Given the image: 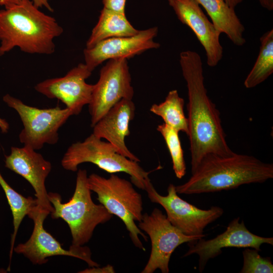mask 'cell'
Instances as JSON below:
<instances>
[{"label": "cell", "instance_id": "1", "mask_svg": "<svg viewBox=\"0 0 273 273\" xmlns=\"http://www.w3.org/2000/svg\"><path fill=\"white\" fill-rule=\"evenodd\" d=\"M179 63L188 89V136L192 173L208 156H226L234 152L226 142L219 111L207 95L200 56L195 51H183Z\"/></svg>", "mask_w": 273, "mask_h": 273}, {"label": "cell", "instance_id": "2", "mask_svg": "<svg viewBox=\"0 0 273 273\" xmlns=\"http://www.w3.org/2000/svg\"><path fill=\"white\" fill-rule=\"evenodd\" d=\"M39 9L30 0H21L0 10V57L16 47L31 54L54 53V39L63 29Z\"/></svg>", "mask_w": 273, "mask_h": 273}, {"label": "cell", "instance_id": "3", "mask_svg": "<svg viewBox=\"0 0 273 273\" xmlns=\"http://www.w3.org/2000/svg\"><path fill=\"white\" fill-rule=\"evenodd\" d=\"M273 178V164L253 156L234 152L226 156L210 155L200 163L185 183L175 186L177 194L192 195L236 189L263 183Z\"/></svg>", "mask_w": 273, "mask_h": 273}, {"label": "cell", "instance_id": "4", "mask_svg": "<svg viewBox=\"0 0 273 273\" xmlns=\"http://www.w3.org/2000/svg\"><path fill=\"white\" fill-rule=\"evenodd\" d=\"M87 178L85 169L78 170L73 195L66 203H62L59 194L48 193L49 201L53 207L51 217L61 218L67 223L71 234L72 245L76 246L88 243L97 225L107 222L113 217L103 205L93 202Z\"/></svg>", "mask_w": 273, "mask_h": 273}, {"label": "cell", "instance_id": "5", "mask_svg": "<svg viewBox=\"0 0 273 273\" xmlns=\"http://www.w3.org/2000/svg\"><path fill=\"white\" fill-rule=\"evenodd\" d=\"M87 181L89 188L97 194L100 204L122 220L134 245L145 251L139 236L146 241L147 237L135 222H140L143 217L142 198L132 183L114 173L108 178L92 173L88 176Z\"/></svg>", "mask_w": 273, "mask_h": 273}, {"label": "cell", "instance_id": "6", "mask_svg": "<svg viewBox=\"0 0 273 273\" xmlns=\"http://www.w3.org/2000/svg\"><path fill=\"white\" fill-rule=\"evenodd\" d=\"M86 162L94 164L111 174L125 172L130 175L132 184L143 190L150 180L149 172L138 162L118 153L112 144L93 133L83 142L70 146L62 158L61 165L65 170L76 171L80 164Z\"/></svg>", "mask_w": 273, "mask_h": 273}, {"label": "cell", "instance_id": "7", "mask_svg": "<svg viewBox=\"0 0 273 273\" xmlns=\"http://www.w3.org/2000/svg\"><path fill=\"white\" fill-rule=\"evenodd\" d=\"M3 101L19 114L23 125L19 135L24 146L40 150L44 144L55 145L59 141L60 128L73 115L67 108L59 106L40 109L28 106L21 100L6 94Z\"/></svg>", "mask_w": 273, "mask_h": 273}, {"label": "cell", "instance_id": "8", "mask_svg": "<svg viewBox=\"0 0 273 273\" xmlns=\"http://www.w3.org/2000/svg\"><path fill=\"white\" fill-rule=\"evenodd\" d=\"M139 228L147 234L151 241V251L147 263L142 273H153L159 269L162 273L169 271L171 256L175 249L185 243H192L203 235H187L173 225L166 215L155 208L149 214L143 215Z\"/></svg>", "mask_w": 273, "mask_h": 273}, {"label": "cell", "instance_id": "9", "mask_svg": "<svg viewBox=\"0 0 273 273\" xmlns=\"http://www.w3.org/2000/svg\"><path fill=\"white\" fill-rule=\"evenodd\" d=\"M134 95L127 59L109 60L94 84L88 105L93 127L116 103L123 99L132 100Z\"/></svg>", "mask_w": 273, "mask_h": 273}, {"label": "cell", "instance_id": "10", "mask_svg": "<svg viewBox=\"0 0 273 273\" xmlns=\"http://www.w3.org/2000/svg\"><path fill=\"white\" fill-rule=\"evenodd\" d=\"M145 191L152 203L159 204L165 209L170 223L187 235H203L205 228L223 214L219 206L201 209L181 199L176 191L175 186L170 184L167 195L159 194L151 180L146 184Z\"/></svg>", "mask_w": 273, "mask_h": 273}, {"label": "cell", "instance_id": "11", "mask_svg": "<svg viewBox=\"0 0 273 273\" xmlns=\"http://www.w3.org/2000/svg\"><path fill=\"white\" fill-rule=\"evenodd\" d=\"M263 244L273 245L272 237H263L251 233L240 217L233 219L222 233L214 238H200L189 244V249L184 255L187 257L193 254L199 256V271H203L207 262L219 255L225 248H252L258 251Z\"/></svg>", "mask_w": 273, "mask_h": 273}, {"label": "cell", "instance_id": "12", "mask_svg": "<svg viewBox=\"0 0 273 273\" xmlns=\"http://www.w3.org/2000/svg\"><path fill=\"white\" fill-rule=\"evenodd\" d=\"M48 216L37 211L31 218L34 227L30 237L25 243L14 247L15 253L22 254L33 264H43L48 261L49 257L61 255L80 259L89 267L100 265L92 259L91 251L86 246L71 245L68 250L64 249L59 242L44 229L43 222Z\"/></svg>", "mask_w": 273, "mask_h": 273}, {"label": "cell", "instance_id": "13", "mask_svg": "<svg viewBox=\"0 0 273 273\" xmlns=\"http://www.w3.org/2000/svg\"><path fill=\"white\" fill-rule=\"evenodd\" d=\"M86 65L79 63L63 77L46 79L34 86L39 93L49 99L61 101L73 115L79 114L90 103L94 84L85 80L92 74Z\"/></svg>", "mask_w": 273, "mask_h": 273}, {"label": "cell", "instance_id": "14", "mask_svg": "<svg viewBox=\"0 0 273 273\" xmlns=\"http://www.w3.org/2000/svg\"><path fill=\"white\" fill-rule=\"evenodd\" d=\"M6 168L21 175L32 187L38 210L48 215L53 211L45 182L52 170L51 162L35 150L25 146L12 147L11 153L5 156Z\"/></svg>", "mask_w": 273, "mask_h": 273}, {"label": "cell", "instance_id": "15", "mask_svg": "<svg viewBox=\"0 0 273 273\" xmlns=\"http://www.w3.org/2000/svg\"><path fill=\"white\" fill-rule=\"evenodd\" d=\"M158 29L153 27L140 30L135 35L112 37L103 40L90 49L83 50L85 64L90 71L107 60L116 58L129 59L152 49H158L160 44L154 38Z\"/></svg>", "mask_w": 273, "mask_h": 273}, {"label": "cell", "instance_id": "16", "mask_svg": "<svg viewBox=\"0 0 273 273\" xmlns=\"http://www.w3.org/2000/svg\"><path fill=\"white\" fill-rule=\"evenodd\" d=\"M178 19L194 33L204 48L206 62L210 67L216 66L223 56L220 42V32L207 18L196 0H168Z\"/></svg>", "mask_w": 273, "mask_h": 273}, {"label": "cell", "instance_id": "17", "mask_svg": "<svg viewBox=\"0 0 273 273\" xmlns=\"http://www.w3.org/2000/svg\"><path fill=\"white\" fill-rule=\"evenodd\" d=\"M135 107L132 100L123 99L113 106L93 127V133L112 144L118 153L140 162L127 147L125 140L129 135V123L133 119Z\"/></svg>", "mask_w": 273, "mask_h": 273}, {"label": "cell", "instance_id": "18", "mask_svg": "<svg viewBox=\"0 0 273 273\" xmlns=\"http://www.w3.org/2000/svg\"><path fill=\"white\" fill-rule=\"evenodd\" d=\"M206 10L211 22L220 33H224L237 46L246 42L245 27L235 12L224 0H196Z\"/></svg>", "mask_w": 273, "mask_h": 273}, {"label": "cell", "instance_id": "19", "mask_svg": "<svg viewBox=\"0 0 273 273\" xmlns=\"http://www.w3.org/2000/svg\"><path fill=\"white\" fill-rule=\"evenodd\" d=\"M139 31L130 23L125 13L104 7L101 11L99 20L86 41V48H92L99 42L110 38L133 36Z\"/></svg>", "mask_w": 273, "mask_h": 273}, {"label": "cell", "instance_id": "20", "mask_svg": "<svg viewBox=\"0 0 273 273\" xmlns=\"http://www.w3.org/2000/svg\"><path fill=\"white\" fill-rule=\"evenodd\" d=\"M1 151V148H0ZM0 186L6 195L13 216V233L12 235L10 250V264L13 253L16 237L23 219L27 215L30 219L37 211L35 198L25 197L16 192L6 181L0 172Z\"/></svg>", "mask_w": 273, "mask_h": 273}, {"label": "cell", "instance_id": "21", "mask_svg": "<svg viewBox=\"0 0 273 273\" xmlns=\"http://www.w3.org/2000/svg\"><path fill=\"white\" fill-rule=\"evenodd\" d=\"M185 101L176 89L169 91L165 100L160 104L152 105L150 111L162 118L164 123L178 132L182 131L187 135L189 124L184 113Z\"/></svg>", "mask_w": 273, "mask_h": 273}, {"label": "cell", "instance_id": "22", "mask_svg": "<svg viewBox=\"0 0 273 273\" xmlns=\"http://www.w3.org/2000/svg\"><path fill=\"white\" fill-rule=\"evenodd\" d=\"M260 47L257 59L244 80L246 88L254 87L265 81L273 72V29L260 38Z\"/></svg>", "mask_w": 273, "mask_h": 273}, {"label": "cell", "instance_id": "23", "mask_svg": "<svg viewBox=\"0 0 273 273\" xmlns=\"http://www.w3.org/2000/svg\"><path fill=\"white\" fill-rule=\"evenodd\" d=\"M157 130L161 133L166 144L175 176L179 179L182 178L186 173V165L178 135L179 132L164 123L158 125Z\"/></svg>", "mask_w": 273, "mask_h": 273}, {"label": "cell", "instance_id": "24", "mask_svg": "<svg viewBox=\"0 0 273 273\" xmlns=\"http://www.w3.org/2000/svg\"><path fill=\"white\" fill-rule=\"evenodd\" d=\"M243 264L240 273H272L273 264L270 257H263L259 251L246 248L243 252Z\"/></svg>", "mask_w": 273, "mask_h": 273}, {"label": "cell", "instance_id": "25", "mask_svg": "<svg viewBox=\"0 0 273 273\" xmlns=\"http://www.w3.org/2000/svg\"><path fill=\"white\" fill-rule=\"evenodd\" d=\"M126 0H103L104 7L114 11L125 13Z\"/></svg>", "mask_w": 273, "mask_h": 273}, {"label": "cell", "instance_id": "26", "mask_svg": "<svg viewBox=\"0 0 273 273\" xmlns=\"http://www.w3.org/2000/svg\"><path fill=\"white\" fill-rule=\"evenodd\" d=\"M114 267L110 265H107L104 267L93 266L89 267L81 271L80 273H113L115 272Z\"/></svg>", "mask_w": 273, "mask_h": 273}, {"label": "cell", "instance_id": "27", "mask_svg": "<svg viewBox=\"0 0 273 273\" xmlns=\"http://www.w3.org/2000/svg\"><path fill=\"white\" fill-rule=\"evenodd\" d=\"M51 0H32L34 5L38 8H45L50 12H53V9L52 8L50 2Z\"/></svg>", "mask_w": 273, "mask_h": 273}, {"label": "cell", "instance_id": "28", "mask_svg": "<svg viewBox=\"0 0 273 273\" xmlns=\"http://www.w3.org/2000/svg\"><path fill=\"white\" fill-rule=\"evenodd\" d=\"M260 5L264 9L272 11L273 10V0H258Z\"/></svg>", "mask_w": 273, "mask_h": 273}, {"label": "cell", "instance_id": "29", "mask_svg": "<svg viewBox=\"0 0 273 273\" xmlns=\"http://www.w3.org/2000/svg\"><path fill=\"white\" fill-rule=\"evenodd\" d=\"M0 129L3 133H7L9 129V124L5 120L0 117Z\"/></svg>", "mask_w": 273, "mask_h": 273}, {"label": "cell", "instance_id": "30", "mask_svg": "<svg viewBox=\"0 0 273 273\" xmlns=\"http://www.w3.org/2000/svg\"><path fill=\"white\" fill-rule=\"evenodd\" d=\"M21 0H0V6L4 8L8 7L18 3Z\"/></svg>", "mask_w": 273, "mask_h": 273}, {"label": "cell", "instance_id": "31", "mask_svg": "<svg viewBox=\"0 0 273 273\" xmlns=\"http://www.w3.org/2000/svg\"><path fill=\"white\" fill-rule=\"evenodd\" d=\"M243 1L244 0H224L228 5L233 9H235L238 4Z\"/></svg>", "mask_w": 273, "mask_h": 273}]
</instances>
